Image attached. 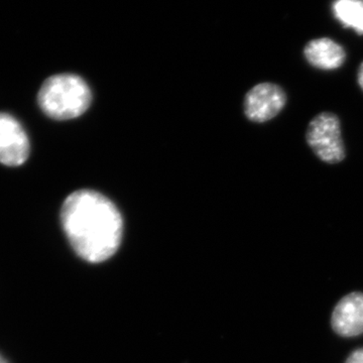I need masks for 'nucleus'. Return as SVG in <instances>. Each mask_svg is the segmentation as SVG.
Wrapping results in <instances>:
<instances>
[{
    "mask_svg": "<svg viewBox=\"0 0 363 363\" xmlns=\"http://www.w3.org/2000/svg\"><path fill=\"white\" fill-rule=\"evenodd\" d=\"M61 223L74 252L92 264L108 259L121 245L123 216L96 191L83 189L69 195L62 205Z\"/></svg>",
    "mask_w": 363,
    "mask_h": 363,
    "instance_id": "obj_1",
    "label": "nucleus"
},
{
    "mask_svg": "<svg viewBox=\"0 0 363 363\" xmlns=\"http://www.w3.org/2000/svg\"><path fill=\"white\" fill-rule=\"evenodd\" d=\"M92 93L84 79L75 74H58L43 83L38 94L40 109L55 121H69L89 108Z\"/></svg>",
    "mask_w": 363,
    "mask_h": 363,
    "instance_id": "obj_2",
    "label": "nucleus"
},
{
    "mask_svg": "<svg viewBox=\"0 0 363 363\" xmlns=\"http://www.w3.org/2000/svg\"><path fill=\"white\" fill-rule=\"evenodd\" d=\"M306 140L318 159L326 164H338L345 159L340 119L333 112H321L310 121Z\"/></svg>",
    "mask_w": 363,
    "mask_h": 363,
    "instance_id": "obj_3",
    "label": "nucleus"
},
{
    "mask_svg": "<svg viewBox=\"0 0 363 363\" xmlns=\"http://www.w3.org/2000/svg\"><path fill=\"white\" fill-rule=\"evenodd\" d=\"M286 104V94L281 86L259 83L245 95V116L253 123H266L278 116Z\"/></svg>",
    "mask_w": 363,
    "mask_h": 363,
    "instance_id": "obj_4",
    "label": "nucleus"
},
{
    "mask_svg": "<svg viewBox=\"0 0 363 363\" xmlns=\"http://www.w3.org/2000/svg\"><path fill=\"white\" fill-rule=\"evenodd\" d=\"M30 140L13 116L0 112V164L18 167L30 156Z\"/></svg>",
    "mask_w": 363,
    "mask_h": 363,
    "instance_id": "obj_5",
    "label": "nucleus"
},
{
    "mask_svg": "<svg viewBox=\"0 0 363 363\" xmlns=\"http://www.w3.org/2000/svg\"><path fill=\"white\" fill-rule=\"evenodd\" d=\"M332 328L342 337L363 333V293H351L339 301L331 318Z\"/></svg>",
    "mask_w": 363,
    "mask_h": 363,
    "instance_id": "obj_6",
    "label": "nucleus"
},
{
    "mask_svg": "<svg viewBox=\"0 0 363 363\" xmlns=\"http://www.w3.org/2000/svg\"><path fill=\"white\" fill-rule=\"evenodd\" d=\"M304 56L310 65L325 71L340 68L346 60L343 48L327 38L308 43L304 49Z\"/></svg>",
    "mask_w": 363,
    "mask_h": 363,
    "instance_id": "obj_7",
    "label": "nucleus"
},
{
    "mask_svg": "<svg viewBox=\"0 0 363 363\" xmlns=\"http://www.w3.org/2000/svg\"><path fill=\"white\" fill-rule=\"evenodd\" d=\"M333 13L344 26L363 35V0H336Z\"/></svg>",
    "mask_w": 363,
    "mask_h": 363,
    "instance_id": "obj_8",
    "label": "nucleus"
},
{
    "mask_svg": "<svg viewBox=\"0 0 363 363\" xmlns=\"http://www.w3.org/2000/svg\"><path fill=\"white\" fill-rule=\"evenodd\" d=\"M345 363H363V348L353 351Z\"/></svg>",
    "mask_w": 363,
    "mask_h": 363,
    "instance_id": "obj_9",
    "label": "nucleus"
},
{
    "mask_svg": "<svg viewBox=\"0 0 363 363\" xmlns=\"http://www.w3.org/2000/svg\"><path fill=\"white\" fill-rule=\"evenodd\" d=\"M357 82L358 85H359V87L362 88V90L363 91V62L362 65H360L359 69H358Z\"/></svg>",
    "mask_w": 363,
    "mask_h": 363,
    "instance_id": "obj_10",
    "label": "nucleus"
},
{
    "mask_svg": "<svg viewBox=\"0 0 363 363\" xmlns=\"http://www.w3.org/2000/svg\"><path fill=\"white\" fill-rule=\"evenodd\" d=\"M0 363H9V362H7V360L6 359V358L2 357L1 354H0Z\"/></svg>",
    "mask_w": 363,
    "mask_h": 363,
    "instance_id": "obj_11",
    "label": "nucleus"
}]
</instances>
